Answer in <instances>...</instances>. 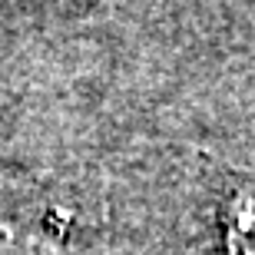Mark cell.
Listing matches in <instances>:
<instances>
[{
    "mask_svg": "<svg viewBox=\"0 0 255 255\" xmlns=\"http://www.w3.org/2000/svg\"><path fill=\"white\" fill-rule=\"evenodd\" d=\"M0 255H63L57 212H0Z\"/></svg>",
    "mask_w": 255,
    "mask_h": 255,
    "instance_id": "cell-1",
    "label": "cell"
},
{
    "mask_svg": "<svg viewBox=\"0 0 255 255\" xmlns=\"http://www.w3.org/2000/svg\"><path fill=\"white\" fill-rule=\"evenodd\" d=\"M229 232H232V246L242 255H255V189L242 192L232 202L229 212Z\"/></svg>",
    "mask_w": 255,
    "mask_h": 255,
    "instance_id": "cell-2",
    "label": "cell"
}]
</instances>
